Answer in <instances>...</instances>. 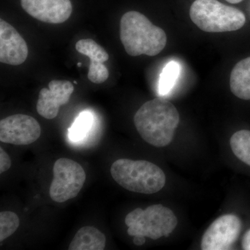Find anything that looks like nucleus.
I'll list each match as a JSON object with an SVG mask.
<instances>
[{
  "label": "nucleus",
  "mask_w": 250,
  "mask_h": 250,
  "mask_svg": "<svg viewBox=\"0 0 250 250\" xmlns=\"http://www.w3.org/2000/svg\"><path fill=\"white\" fill-rule=\"evenodd\" d=\"M179 119V112L170 102L157 98L143 104L135 114L134 122L146 142L162 147L172 142Z\"/></svg>",
  "instance_id": "obj_1"
},
{
  "label": "nucleus",
  "mask_w": 250,
  "mask_h": 250,
  "mask_svg": "<svg viewBox=\"0 0 250 250\" xmlns=\"http://www.w3.org/2000/svg\"><path fill=\"white\" fill-rule=\"evenodd\" d=\"M120 37L126 53L131 57L145 54L154 57L165 48V31L154 24L145 15L136 11L123 15L120 25Z\"/></svg>",
  "instance_id": "obj_2"
},
{
  "label": "nucleus",
  "mask_w": 250,
  "mask_h": 250,
  "mask_svg": "<svg viewBox=\"0 0 250 250\" xmlns=\"http://www.w3.org/2000/svg\"><path fill=\"white\" fill-rule=\"evenodd\" d=\"M110 171L115 182L131 192L155 193L166 184L164 171L147 161L120 159L112 164Z\"/></svg>",
  "instance_id": "obj_3"
},
{
  "label": "nucleus",
  "mask_w": 250,
  "mask_h": 250,
  "mask_svg": "<svg viewBox=\"0 0 250 250\" xmlns=\"http://www.w3.org/2000/svg\"><path fill=\"white\" fill-rule=\"evenodd\" d=\"M189 15L192 22L206 32L237 31L246 22L243 11L219 0H195L190 6Z\"/></svg>",
  "instance_id": "obj_4"
},
{
  "label": "nucleus",
  "mask_w": 250,
  "mask_h": 250,
  "mask_svg": "<svg viewBox=\"0 0 250 250\" xmlns=\"http://www.w3.org/2000/svg\"><path fill=\"white\" fill-rule=\"evenodd\" d=\"M129 236H143L153 240L167 237L177 227L173 211L161 205L149 206L146 209L137 208L125 218Z\"/></svg>",
  "instance_id": "obj_5"
},
{
  "label": "nucleus",
  "mask_w": 250,
  "mask_h": 250,
  "mask_svg": "<svg viewBox=\"0 0 250 250\" xmlns=\"http://www.w3.org/2000/svg\"><path fill=\"white\" fill-rule=\"evenodd\" d=\"M53 179L49 196L53 201L62 203L76 197L84 185L86 174L76 161L61 158L54 163Z\"/></svg>",
  "instance_id": "obj_6"
},
{
  "label": "nucleus",
  "mask_w": 250,
  "mask_h": 250,
  "mask_svg": "<svg viewBox=\"0 0 250 250\" xmlns=\"http://www.w3.org/2000/svg\"><path fill=\"white\" fill-rule=\"evenodd\" d=\"M41 125L24 114L10 116L0 121V141L15 146H27L40 138Z\"/></svg>",
  "instance_id": "obj_7"
},
{
  "label": "nucleus",
  "mask_w": 250,
  "mask_h": 250,
  "mask_svg": "<svg viewBox=\"0 0 250 250\" xmlns=\"http://www.w3.org/2000/svg\"><path fill=\"white\" fill-rule=\"evenodd\" d=\"M241 229V220L236 215H222L217 218L204 233L202 238L201 249H231V246L239 236Z\"/></svg>",
  "instance_id": "obj_8"
},
{
  "label": "nucleus",
  "mask_w": 250,
  "mask_h": 250,
  "mask_svg": "<svg viewBox=\"0 0 250 250\" xmlns=\"http://www.w3.org/2000/svg\"><path fill=\"white\" fill-rule=\"evenodd\" d=\"M74 90L69 81H51L49 89L42 88L39 93L36 104L38 113L45 119H54L58 116L60 106L68 103Z\"/></svg>",
  "instance_id": "obj_9"
},
{
  "label": "nucleus",
  "mask_w": 250,
  "mask_h": 250,
  "mask_svg": "<svg viewBox=\"0 0 250 250\" xmlns=\"http://www.w3.org/2000/svg\"><path fill=\"white\" fill-rule=\"evenodd\" d=\"M21 4L28 14L49 24L65 22L72 13L70 0H21Z\"/></svg>",
  "instance_id": "obj_10"
},
{
  "label": "nucleus",
  "mask_w": 250,
  "mask_h": 250,
  "mask_svg": "<svg viewBox=\"0 0 250 250\" xmlns=\"http://www.w3.org/2000/svg\"><path fill=\"white\" fill-rule=\"evenodd\" d=\"M27 42L12 25L0 20V62L11 65H19L28 57Z\"/></svg>",
  "instance_id": "obj_11"
},
{
  "label": "nucleus",
  "mask_w": 250,
  "mask_h": 250,
  "mask_svg": "<svg viewBox=\"0 0 250 250\" xmlns=\"http://www.w3.org/2000/svg\"><path fill=\"white\" fill-rule=\"evenodd\" d=\"M231 93L241 100H250V57L237 62L230 75Z\"/></svg>",
  "instance_id": "obj_12"
},
{
  "label": "nucleus",
  "mask_w": 250,
  "mask_h": 250,
  "mask_svg": "<svg viewBox=\"0 0 250 250\" xmlns=\"http://www.w3.org/2000/svg\"><path fill=\"white\" fill-rule=\"evenodd\" d=\"M106 237L98 229L86 226L81 228L72 240L70 250H103Z\"/></svg>",
  "instance_id": "obj_13"
},
{
  "label": "nucleus",
  "mask_w": 250,
  "mask_h": 250,
  "mask_svg": "<svg viewBox=\"0 0 250 250\" xmlns=\"http://www.w3.org/2000/svg\"><path fill=\"white\" fill-rule=\"evenodd\" d=\"M230 145L235 156L250 166V131L241 130L237 131L231 136Z\"/></svg>",
  "instance_id": "obj_14"
},
{
  "label": "nucleus",
  "mask_w": 250,
  "mask_h": 250,
  "mask_svg": "<svg viewBox=\"0 0 250 250\" xmlns=\"http://www.w3.org/2000/svg\"><path fill=\"white\" fill-rule=\"evenodd\" d=\"M77 52L89 57L90 64L104 63L108 60L107 52L92 39H82L75 45Z\"/></svg>",
  "instance_id": "obj_15"
},
{
  "label": "nucleus",
  "mask_w": 250,
  "mask_h": 250,
  "mask_svg": "<svg viewBox=\"0 0 250 250\" xmlns=\"http://www.w3.org/2000/svg\"><path fill=\"white\" fill-rule=\"evenodd\" d=\"M180 72L181 67L178 62L172 61L166 64L159 77V93L161 96L170 93L178 80Z\"/></svg>",
  "instance_id": "obj_16"
},
{
  "label": "nucleus",
  "mask_w": 250,
  "mask_h": 250,
  "mask_svg": "<svg viewBox=\"0 0 250 250\" xmlns=\"http://www.w3.org/2000/svg\"><path fill=\"white\" fill-rule=\"evenodd\" d=\"M93 121L91 113L88 111L82 112L69 129V139L73 142H80L84 139L91 129Z\"/></svg>",
  "instance_id": "obj_17"
},
{
  "label": "nucleus",
  "mask_w": 250,
  "mask_h": 250,
  "mask_svg": "<svg viewBox=\"0 0 250 250\" xmlns=\"http://www.w3.org/2000/svg\"><path fill=\"white\" fill-rule=\"evenodd\" d=\"M20 226V219L14 212L0 213V241L2 242L16 232Z\"/></svg>",
  "instance_id": "obj_18"
},
{
  "label": "nucleus",
  "mask_w": 250,
  "mask_h": 250,
  "mask_svg": "<svg viewBox=\"0 0 250 250\" xmlns=\"http://www.w3.org/2000/svg\"><path fill=\"white\" fill-rule=\"evenodd\" d=\"M109 77V72L104 63L90 64L88 79L94 83H102Z\"/></svg>",
  "instance_id": "obj_19"
},
{
  "label": "nucleus",
  "mask_w": 250,
  "mask_h": 250,
  "mask_svg": "<svg viewBox=\"0 0 250 250\" xmlns=\"http://www.w3.org/2000/svg\"><path fill=\"white\" fill-rule=\"evenodd\" d=\"M11 166V160L9 154L2 148H0V173L9 170Z\"/></svg>",
  "instance_id": "obj_20"
},
{
  "label": "nucleus",
  "mask_w": 250,
  "mask_h": 250,
  "mask_svg": "<svg viewBox=\"0 0 250 250\" xmlns=\"http://www.w3.org/2000/svg\"><path fill=\"white\" fill-rule=\"evenodd\" d=\"M242 248L245 250H250V229L247 231L242 241Z\"/></svg>",
  "instance_id": "obj_21"
},
{
  "label": "nucleus",
  "mask_w": 250,
  "mask_h": 250,
  "mask_svg": "<svg viewBox=\"0 0 250 250\" xmlns=\"http://www.w3.org/2000/svg\"><path fill=\"white\" fill-rule=\"evenodd\" d=\"M146 243V236H136L134 238V245L137 246H141Z\"/></svg>",
  "instance_id": "obj_22"
},
{
  "label": "nucleus",
  "mask_w": 250,
  "mask_h": 250,
  "mask_svg": "<svg viewBox=\"0 0 250 250\" xmlns=\"http://www.w3.org/2000/svg\"><path fill=\"white\" fill-rule=\"evenodd\" d=\"M225 1H226L227 2L229 3V4H239V3H241L243 0H225Z\"/></svg>",
  "instance_id": "obj_23"
},
{
  "label": "nucleus",
  "mask_w": 250,
  "mask_h": 250,
  "mask_svg": "<svg viewBox=\"0 0 250 250\" xmlns=\"http://www.w3.org/2000/svg\"><path fill=\"white\" fill-rule=\"evenodd\" d=\"M77 65H78V66H81V65H82V63H81V62H78V63H77Z\"/></svg>",
  "instance_id": "obj_24"
}]
</instances>
